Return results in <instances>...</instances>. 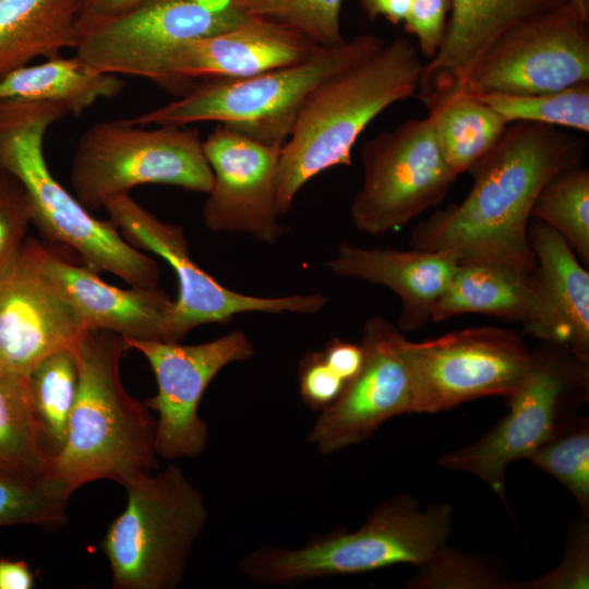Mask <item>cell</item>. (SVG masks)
Here are the masks:
<instances>
[{
	"mask_svg": "<svg viewBox=\"0 0 589 589\" xmlns=\"http://www.w3.org/2000/svg\"><path fill=\"white\" fill-rule=\"evenodd\" d=\"M361 8L372 21L384 17L397 25L405 21L412 0H358Z\"/></svg>",
	"mask_w": 589,
	"mask_h": 589,
	"instance_id": "cell-43",
	"label": "cell"
},
{
	"mask_svg": "<svg viewBox=\"0 0 589 589\" xmlns=\"http://www.w3.org/2000/svg\"><path fill=\"white\" fill-rule=\"evenodd\" d=\"M77 382V364L72 348L45 358L25 381L33 419L50 457L64 443Z\"/></svg>",
	"mask_w": 589,
	"mask_h": 589,
	"instance_id": "cell-28",
	"label": "cell"
},
{
	"mask_svg": "<svg viewBox=\"0 0 589 589\" xmlns=\"http://www.w3.org/2000/svg\"><path fill=\"white\" fill-rule=\"evenodd\" d=\"M103 208L131 245L160 256L175 271L178 280L172 313L176 342L200 325L225 323L240 313L314 314L326 303L320 293L267 298L232 291L194 263L182 227L160 220L129 194L107 200Z\"/></svg>",
	"mask_w": 589,
	"mask_h": 589,
	"instance_id": "cell-13",
	"label": "cell"
},
{
	"mask_svg": "<svg viewBox=\"0 0 589 589\" xmlns=\"http://www.w3.org/2000/svg\"><path fill=\"white\" fill-rule=\"evenodd\" d=\"M473 97L489 105L507 123L533 122L589 131V82L538 94Z\"/></svg>",
	"mask_w": 589,
	"mask_h": 589,
	"instance_id": "cell-31",
	"label": "cell"
},
{
	"mask_svg": "<svg viewBox=\"0 0 589 589\" xmlns=\"http://www.w3.org/2000/svg\"><path fill=\"white\" fill-rule=\"evenodd\" d=\"M408 339L385 317L369 318L363 328V362L338 398L323 409L308 440L324 455L368 438L390 418L412 413L413 390L406 353Z\"/></svg>",
	"mask_w": 589,
	"mask_h": 589,
	"instance_id": "cell-16",
	"label": "cell"
},
{
	"mask_svg": "<svg viewBox=\"0 0 589 589\" xmlns=\"http://www.w3.org/2000/svg\"><path fill=\"white\" fill-rule=\"evenodd\" d=\"M124 341L148 361L156 378L157 393L144 404L157 413V456L173 460L201 455L208 441L207 423L199 416L202 396L221 369L254 356L251 340L235 329L197 345Z\"/></svg>",
	"mask_w": 589,
	"mask_h": 589,
	"instance_id": "cell-14",
	"label": "cell"
},
{
	"mask_svg": "<svg viewBox=\"0 0 589 589\" xmlns=\"http://www.w3.org/2000/svg\"><path fill=\"white\" fill-rule=\"evenodd\" d=\"M71 495L51 477L28 479L0 468V527L57 528L67 521Z\"/></svg>",
	"mask_w": 589,
	"mask_h": 589,
	"instance_id": "cell-32",
	"label": "cell"
},
{
	"mask_svg": "<svg viewBox=\"0 0 589 589\" xmlns=\"http://www.w3.org/2000/svg\"><path fill=\"white\" fill-rule=\"evenodd\" d=\"M123 486L125 507L100 541L112 588L178 587L206 526L203 494L176 465L143 473Z\"/></svg>",
	"mask_w": 589,
	"mask_h": 589,
	"instance_id": "cell-7",
	"label": "cell"
},
{
	"mask_svg": "<svg viewBox=\"0 0 589 589\" xmlns=\"http://www.w3.org/2000/svg\"><path fill=\"white\" fill-rule=\"evenodd\" d=\"M68 115L51 103L0 100V168L24 187L32 225L44 239L72 251L97 274H113L131 287H157V263L131 245L111 221L94 217L49 170L45 134Z\"/></svg>",
	"mask_w": 589,
	"mask_h": 589,
	"instance_id": "cell-4",
	"label": "cell"
},
{
	"mask_svg": "<svg viewBox=\"0 0 589 589\" xmlns=\"http://www.w3.org/2000/svg\"><path fill=\"white\" fill-rule=\"evenodd\" d=\"M426 108L440 151L456 176L468 171L484 156L509 124L473 96H447Z\"/></svg>",
	"mask_w": 589,
	"mask_h": 589,
	"instance_id": "cell-27",
	"label": "cell"
},
{
	"mask_svg": "<svg viewBox=\"0 0 589 589\" xmlns=\"http://www.w3.org/2000/svg\"><path fill=\"white\" fill-rule=\"evenodd\" d=\"M344 0H235L245 14L268 17L300 32L321 47H337Z\"/></svg>",
	"mask_w": 589,
	"mask_h": 589,
	"instance_id": "cell-33",
	"label": "cell"
},
{
	"mask_svg": "<svg viewBox=\"0 0 589 589\" xmlns=\"http://www.w3.org/2000/svg\"><path fill=\"white\" fill-rule=\"evenodd\" d=\"M49 461L33 419L25 381L0 374V468L41 479L48 477Z\"/></svg>",
	"mask_w": 589,
	"mask_h": 589,
	"instance_id": "cell-29",
	"label": "cell"
},
{
	"mask_svg": "<svg viewBox=\"0 0 589 589\" xmlns=\"http://www.w3.org/2000/svg\"><path fill=\"white\" fill-rule=\"evenodd\" d=\"M584 82H589V8L567 2L510 28L434 101L452 95L538 94Z\"/></svg>",
	"mask_w": 589,
	"mask_h": 589,
	"instance_id": "cell-9",
	"label": "cell"
},
{
	"mask_svg": "<svg viewBox=\"0 0 589 589\" xmlns=\"http://www.w3.org/2000/svg\"><path fill=\"white\" fill-rule=\"evenodd\" d=\"M32 225V207L22 183L0 168V267L23 247Z\"/></svg>",
	"mask_w": 589,
	"mask_h": 589,
	"instance_id": "cell-36",
	"label": "cell"
},
{
	"mask_svg": "<svg viewBox=\"0 0 589 589\" xmlns=\"http://www.w3.org/2000/svg\"><path fill=\"white\" fill-rule=\"evenodd\" d=\"M128 119L92 124L80 136L71 163L74 196L88 211L142 184L208 193L212 169L194 128L153 125Z\"/></svg>",
	"mask_w": 589,
	"mask_h": 589,
	"instance_id": "cell-8",
	"label": "cell"
},
{
	"mask_svg": "<svg viewBox=\"0 0 589 589\" xmlns=\"http://www.w3.org/2000/svg\"><path fill=\"white\" fill-rule=\"evenodd\" d=\"M249 16L235 0H146L83 34L75 50L99 71L147 80L171 47L232 29Z\"/></svg>",
	"mask_w": 589,
	"mask_h": 589,
	"instance_id": "cell-15",
	"label": "cell"
},
{
	"mask_svg": "<svg viewBox=\"0 0 589 589\" xmlns=\"http://www.w3.org/2000/svg\"><path fill=\"white\" fill-rule=\"evenodd\" d=\"M39 264L80 315L86 328L113 333L123 339L176 342L173 301L154 288H118L99 274L76 265L35 240Z\"/></svg>",
	"mask_w": 589,
	"mask_h": 589,
	"instance_id": "cell-20",
	"label": "cell"
},
{
	"mask_svg": "<svg viewBox=\"0 0 589 589\" xmlns=\"http://www.w3.org/2000/svg\"><path fill=\"white\" fill-rule=\"evenodd\" d=\"M568 0H452L442 46L423 65L416 95L424 105L447 94L517 24Z\"/></svg>",
	"mask_w": 589,
	"mask_h": 589,
	"instance_id": "cell-23",
	"label": "cell"
},
{
	"mask_svg": "<svg viewBox=\"0 0 589 589\" xmlns=\"http://www.w3.org/2000/svg\"><path fill=\"white\" fill-rule=\"evenodd\" d=\"M450 251L339 245L327 262L337 276L382 285L401 302L398 318L402 330L421 329L431 321L433 309L448 286L459 264Z\"/></svg>",
	"mask_w": 589,
	"mask_h": 589,
	"instance_id": "cell-22",
	"label": "cell"
},
{
	"mask_svg": "<svg viewBox=\"0 0 589 589\" xmlns=\"http://www.w3.org/2000/svg\"><path fill=\"white\" fill-rule=\"evenodd\" d=\"M452 0H412L404 21L407 33L417 37L420 52L432 59L445 37Z\"/></svg>",
	"mask_w": 589,
	"mask_h": 589,
	"instance_id": "cell-37",
	"label": "cell"
},
{
	"mask_svg": "<svg viewBox=\"0 0 589 589\" xmlns=\"http://www.w3.org/2000/svg\"><path fill=\"white\" fill-rule=\"evenodd\" d=\"M418 569L407 582L409 588H512V584L503 574L482 560L447 548L446 544Z\"/></svg>",
	"mask_w": 589,
	"mask_h": 589,
	"instance_id": "cell-35",
	"label": "cell"
},
{
	"mask_svg": "<svg viewBox=\"0 0 589 589\" xmlns=\"http://www.w3.org/2000/svg\"><path fill=\"white\" fill-rule=\"evenodd\" d=\"M585 143L556 127L509 123L497 143L468 170L465 200L433 213L412 232L409 245L450 251L459 262L503 265L531 275L529 242L534 202L560 172L579 166Z\"/></svg>",
	"mask_w": 589,
	"mask_h": 589,
	"instance_id": "cell-1",
	"label": "cell"
},
{
	"mask_svg": "<svg viewBox=\"0 0 589 589\" xmlns=\"http://www.w3.org/2000/svg\"><path fill=\"white\" fill-rule=\"evenodd\" d=\"M363 182L350 205L353 226L382 236L438 205L457 178L437 145L430 117L382 131L361 148Z\"/></svg>",
	"mask_w": 589,
	"mask_h": 589,
	"instance_id": "cell-11",
	"label": "cell"
},
{
	"mask_svg": "<svg viewBox=\"0 0 589 589\" xmlns=\"http://www.w3.org/2000/svg\"><path fill=\"white\" fill-rule=\"evenodd\" d=\"M412 375V412L433 413L486 396L508 397L532 364L518 334L496 326L449 332L407 341Z\"/></svg>",
	"mask_w": 589,
	"mask_h": 589,
	"instance_id": "cell-12",
	"label": "cell"
},
{
	"mask_svg": "<svg viewBox=\"0 0 589 589\" xmlns=\"http://www.w3.org/2000/svg\"><path fill=\"white\" fill-rule=\"evenodd\" d=\"M588 525L575 526L565 556L557 568L532 580L527 588H588Z\"/></svg>",
	"mask_w": 589,
	"mask_h": 589,
	"instance_id": "cell-38",
	"label": "cell"
},
{
	"mask_svg": "<svg viewBox=\"0 0 589 589\" xmlns=\"http://www.w3.org/2000/svg\"><path fill=\"white\" fill-rule=\"evenodd\" d=\"M423 65L419 50L397 37L309 93L279 154V216L309 180L351 164L352 147L365 128L389 106L416 95Z\"/></svg>",
	"mask_w": 589,
	"mask_h": 589,
	"instance_id": "cell-2",
	"label": "cell"
},
{
	"mask_svg": "<svg viewBox=\"0 0 589 589\" xmlns=\"http://www.w3.org/2000/svg\"><path fill=\"white\" fill-rule=\"evenodd\" d=\"M299 381L303 402L318 411L330 406L346 384L325 362L322 352H311L302 358Z\"/></svg>",
	"mask_w": 589,
	"mask_h": 589,
	"instance_id": "cell-39",
	"label": "cell"
},
{
	"mask_svg": "<svg viewBox=\"0 0 589 589\" xmlns=\"http://www.w3.org/2000/svg\"><path fill=\"white\" fill-rule=\"evenodd\" d=\"M534 466L560 481L589 512V429L582 421L540 446L529 458Z\"/></svg>",
	"mask_w": 589,
	"mask_h": 589,
	"instance_id": "cell-34",
	"label": "cell"
},
{
	"mask_svg": "<svg viewBox=\"0 0 589 589\" xmlns=\"http://www.w3.org/2000/svg\"><path fill=\"white\" fill-rule=\"evenodd\" d=\"M531 217L558 232L575 254L588 264V169L579 165L552 178L539 193Z\"/></svg>",
	"mask_w": 589,
	"mask_h": 589,
	"instance_id": "cell-30",
	"label": "cell"
},
{
	"mask_svg": "<svg viewBox=\"0 0 589 589\" xmlns=\"http://www.w3.org/2000/svg\"><path fill=\"white\" fill-rule=\"evenodd\" d=\"M383 45V39L373 34H360L340 46L323 47L300 63L243 79L199 84L176 100L128 120L145 127L212 121L262 144L283 146L309 93Z\"/></svg>",
	"mask_w": 589,
	"mask_h": 589,
	"instance_id": "cell-6",
	"label": "cell"
},
{
	"mask_svg": "<svg viewBox=\"0 0 589 589\" xmlns=\"http://www.w3.org/2000/svg\"><path fill=\"white\" fill-rule=\"evenodd\" d=\"M36 574L23 560L0 556V589H32Z\"/></svg>",
	"mask_w": 589,
	"mask_h": 589,
	"instance_id": "cell-42",
	"label": "cell"
},
{
	"mask_svg": "<svg viewBox=\"0 0 589 589\" xmlns=\"http://www.w3.org/2000/svg\"><path fill=\"white\" fill-rule=\"evenodd\" d=\"M123 87L119 75L99 71L75 53L10 72L0 80V100L51 103L62 106L69 115L80 116L98 100L116 97Z\"/></svg>",
	"mask_w": 589,
	"mask_h": 589,
	"instance_id": "cell-26",
	"label": "cell"
},
{
	"mask_svg": "<svg viewBox=\"0 0 589 589\" xmlns=\"http://www.w3.org/2000/svg\"><path fill=\"white\" fill-rule=\"evenodd\" d=\"M79 0H0V80L37 57L76 48Z\"/></svg>",
	"mask_w": 589,
	"mask_h": 589,
	"instance_id": "cell-25",
	"label": "cell"
},
{
	"mask_svg": "<svg viewBox=\"0 0 589 589\" xmlns=\"http://www.w3.org/2000/svg\"><path fill=\"white\" fill-rule=\"evenodd\" d=\"M536 257L532 284L537 318L526 332L589 363V273L565 239L548 225L529 224Z\"/></svg>",
	"mask_w": 589,
	"mask_h": 589,
	"instance_id": "cell-21",
	"label": "cell"
},
{
	"mask_svg": "<svg viewBox=\"0 0 589 589\" xmlns=\"http://www.w3.org/2000/svg\"><path fill=\"white\" fill-rule=\"evenodd\" d=\"M568 1L589 8V0H568Z\"/></svg>",
	"mask_w": 589,
	"mask_h": 589,
	"instance_id": "cell-44",
	"label": "cell"
},
{
	"mask_svg": "<svg viewBox=\"0 0 589 589\" xmlns=\"http://www.w3.org/2000/svg\"><path fill=\"white\" fill-rule=\"evenodd\" d=\"M532 274L486 262H460L436 302L431 321L478 313L522 324L527 332L537 318Z\"/></svg>",
	"mask_w": 589,
	"mask_h": 589,
	"instance_id": "cell-24",
	"label": "cell"
},
{
	"mask_svg": "<svg viewBox=\"0 0 589 589\" xmlns=\"http://www.w3.org/2000/svg\"><path fill=\"white\" fill-rule=\"evenodd\" d=\"M322 48L287 24L250 15L232 29L171 47L156 61L147 80L180 97L202 83L300 63Z\"/></svg>",
	"mask_w": 589,
	"mask_h": 589,
	"instance_id": "cell-18",
	"label": "cell"
},
{
	"mask_svg": "<svg viewBox=\"0 0 589 589\" xmlns=\"http://www.w3.org/2000/svg\"><path fill=\"white\" fill-rule=\"evenodd\" d=\"M146 0H79L77 31L86 32L119 17Z\"/></svg>",
	"mask_w": 589,
	"mask_h": 589,
	"instance_id": "cell-40",
	"label": "cell"
},
{
	"mask_svg": "<svg viewBox=\"0 0 589 589\" xmlns=\"http://www.w3.org/2000/svg\"><path fill=\"white\" fill-rule=\"evenodd\" d=\"M124 339L85 329L72 350L79 382L61 449L50 457L48 477L73 493L101 479L120 484L158 469L156 420L124 389L120 362Z\"/></svg>",
	"mask_w": 589,
	"mask_h": 589,
	"instance_id": "cell-3",
	"label": "cell"
},
{
	"mask_svg": "<svg viewBox=\"0 0 589 589\" xmlns=\"http://www.w3.org/2000/svg\"><path fill=\"white\" fill-rule=\"evenodd\" d=\"M532 357L527 375L506 397L508 413L480 438L438 460L444 468L478 477L504 504L508 465L528 459L568 429L574 393L588 384V365L574 357L550 350L532 352Z\"/></svg>",
	"mask_w": 589,
	"mask_h": 589,
	"instance_id": "cell-10",
	"label": "cell"
},
{
	"mask_svg": "<svg viewBox=\"0 0 589 589\" xmlns=\"http://www.w3.org/2000/svg\"><path fill=\"white\" fill-rule=\"evenodd\" d=\"M322 356L330 369L345 381L352 380L360 371L363 362L361 345L335 338L328 341Z\"/></svg>",
	"mask_w": 589,
	"mask_h": 589,
	"instance_id": "cell-41",
	"label": "cell"
},
{
	"mask_svg": "<svg viewBox=\"0 0 589 589\" xmlns=\"http://www.w3.org/2000/svg\"><path fill=\"white\" fill-rule=\"evenodd\" d=\"M453 508L433 504L421 509L407 494L385 500L354 531L318 537L300 548L263 545L244 554L240 573L256 585L294 582L370 572L400 563L418 567L446 544Z\"/></svg>",
	"mask_w": 589,
	"mask_h": 589,
	"instance_id": "cell-5",
	"label": "cell"
},
{
	"mask_svg": "<svg viewBox=\"0 0 589 589\" xmlns=\"http://www.w3.org/2000/svg\"><path fill=\"white\" fill-rule=\"evenodd\" d=\"M281 146L265 145L225 125L203 141L213 184L203 206L212 232H239L263 243L286 233L278 223L277 169Z\"/></svg>",
	"mask_w": 589,
	"mask_h": 589,
	"instance_id": "cell-19",
	"label": "cell"
},
{
	"mask_svg": "<svg viewBox=\"0 0 589 589\" xmlns=\"http://www.w3.org/2000/svg\"><path fill=\"white\" fill-rule=\"evenodd\" d=\"M87 329L43 271L35 239L0 267V374L26 381L48 356L74 346Z\"/></svg>",
	"mask_w": 589,
	"mask_h": 589,
	"instance_id": "cell-17",
	"label": "cell"
}]
</instances>
